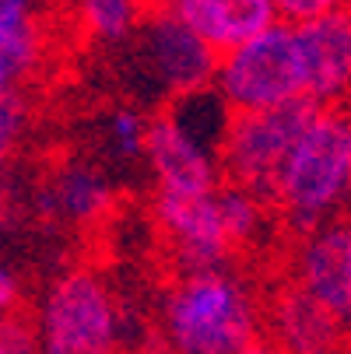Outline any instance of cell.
Returning a JSON list of instances; mask_svg holds the SVG:
<instances>
[{
	"instance_id": "cell-1",
	"label": "cell",
	"mask_w": 351,
	"mask_h": 354,
	"mask_svg": "<svg viewBox=\"0 0 351 354\" xmlns=\"http://www.w3.org/2000/svg\"><path fill=\"white\" fill-rule=\"evenodd\" d=\"M257 330L253 298L222 270L186 274L165 298V333L176 354H239Z\"/></svg>"
},
{
	"instance_id": "cell-4",
	"label": "cell",
	"mask_w": 351,
	"mask_h": 354,
	"mask_svg": "<svg viewBox=\"0 0 351 354\" xmlns=\"http://www.w3.org/2000/svg\"><path fill=\"white\" fill-rule=\"evenodd\" d=\"M218 84L232 113H257L278 109L295 98H306V77L298 64L295 32L291 25L278 21L232 49L218 60Z\"/></svg>"
},
{
	"instance_id": "cell-9",
	"label": "cell",
	"mask_w": 351,
	"mask_h": 354,
	"mask_svg": "<svg viewBox=\"0 0 351 354\" xmlns=\"http://www.w3.org/2000/svg\"><path fill=\"white\" fill-rule=\"evenodd\" d=\"M169 11L211 49L215 60L274 25L271 0H172Z\"/></svg>"
},
{
	"instance_id": "cell-5",
	"label": "cell",
	"mask_w": 351,
	"mask_h": 354,
	"mask_svg": "<svg viewBox=\"0 0 351 354\" xmlns=\"http://www.w3.org/2000/svg\"><path fill=\"white\" fill-rule=\"evenodd\" d=\"M39 354H116V309L91 270H67L46 295Z\"/></svg>"
},
{
	"instance_id": "cell-11",
	"label": "cell",
	"mask_w": 351,
	"mask_h": 354,
	"mask_svg": "<svg viewBox=\"0 0 351 354\" xmlns=\"http://www.w3.org/2000/svg\"><path fill=\"white\" fill-rule=\"evenodd\" d=\"M141 151H147V158H152L162 193H176V196L215 193V169L208 155L193 144V137L172 116H159L144 127Z\"/></svg>"
},
{
	"instance_id": "cell-20",
	"label": "cell",
	"mask_w": 351,
	"mask_h": 354,
	"mask_svg": "<svg viewBox=\"0 0 351 354\" xmlns=\"http://www.w3.org/2000/svg\"><path fill=\"white\" fill-rule=\"evenodd\" d=\"M15 301H18V284H15V277L4 267H0V316H4Z\"/></svg>"
},
{
	"instance_id": "cell-2",
	"label": "cell",
	"mask_w": 351,
	"mask_h": 354,
	"mask_svg": "<svg viewBox=\"0 0 351 354\" xmlns=\"http://www.w3.org/2000/svg\"><path fill=\"white\" fill-rule=\"evenodd\" d=\"M351 176V130L344 106H320L303 137L288 151L278 176L274 207H281L295 228L316 225L348 186Z\"/></svg>"
},
{
	"instance_id": "cell-16",
	"label": "cell",
	"mask_w": 351,
	"mask_h": 354,
	"mask_svg": "<svg viewBox=\"0 0 351 354\" xmlns=\"http://www.w3.org/2000/svg\"><path fill=\"white\" fill-rule=\"evenodd\" d=\"M274 11L285 18V25H306L323 15H334L344 8V0H271Z\"/></svg>"
},
{
	"instance_id": "cell-14",
	"label": "cell",
	"mask_w": 351,
	"mask_h": 354,
	"mask_svg": "<svg viewBox=\"0 0 351 354\" xmlns=\"http://www.w3.org/2000/svg\"><path fill=\"white\" fill-rule=\"evenodd\" d=\"M64 204L78 218H88V214H95L98 207L106 204V189H102V183H98L95 176H88V172H71L67 176V186H64Z\"/></svg>"
},
{
	"instance_id": "cell-17",
	"label": "cell",
	"mask_w": 351,
	"mask_h": 354,
	"mask_svg": "<svg viewBox=\"0 0 351 354\" xmlns=\"http://www.w3.org/2000/svg\"><path fill=\"white\" fill-rule=\"evenodd\" d=\"M0 354H39V340L28 319L0 316Z\"/></svg>"
},
{
	"instance_id": "cell-19",
	"label": "cell",
	"mask_w": 351,
	"mask_h": 354,
	"mask_svg": "<svg viewBox=\"0 0 351 354\" xmlns=\"http://www.w3.org/2000/svg\"><path fill=\"white\" fill-rule=\"evenodd\" d=\"M113 133H116V144L123 155H137L141 151V140H144V127L134 113H120L116 123H113Z\"/></svg>"
},
{
	"instance_id": "cell-18",
	"label": "cell",
	"mask_w": 351,
	"mask_h": 354,
	"mask_svg": "<svg viewBox=\"0 0 351 354\" xmlns=\"http://www.w3.org/2000/svg\"><path fill=\"white\" fill-rule=\"evenodd\" d=\"M32 25L28 18V0H0V46L25 35Z\"/></svg>"
},
{
	"instance_id": "cell-7",
	"label": "cell",
	"mask_w": 351,
	"mask_h": 354,
	"mask_svg": "<svg viewBox=\"0 0 351 354\" xmlns=\"http://www.w3.org/2000/svg\"><path fill=\"white\" fill-rule=\"evenodd\" d=\"M264 313L271 323L267 344L278 354H334L344 347V323L298 288V281L278 284Z\"/></svg>"
},
{
	"instance_id": "cell-6",
	"label": "cell",
	"mask_w": 351,
	"mask_h": 354,
	"mask_svg": "<svg viewBox=\"0 0 351 354\" xmlns=\"http://www.w3.org/2000/svg\"><path fill=\"white\" fill-rule=\"evenodd\" d=\"M155 214H159V225H162L169 245L190 267V274L218 270V263L235 257L232 242L225 235L222 211H218V189L204 193V196H176V193L159 189Z\"/></svg>"
},
{
	"instance_id": "cell-12",
	"label": "cell",
	"mask_w": 351,
	"mask_h": 354,
	"mask_svg": "<svg viewBox=\"0 0 351 354\" xmlns=\"http://www.w3.org/2000/svg\"><path fill=\"white\" fill-rule=\"evenodd\" d=\"M147 57H152L162 84L176 95L200 88L218 71V60L211 57V49L200 42L172 11L155 15L152 32H147Z\"/></svg>"
},
{
	"instance_id": "cell-10",
	"label": "cell",
	"mask_w": 351,
	"mask_h": 354,
	"mask_svg": "<svg viewBox=\"0 0 351 354\" xmlns=\"http://www.w3.org/2000/svg\"><path fill=\"white\" fill-rule=\"evenodd\" d=\"M298 288L313 295L320 306L348 323L351 313V235L348 225H327L323 232L309 235L298 252Z\"/></svg>"
},
{
	"instance_id": "cell-21",
	"label": "cell",
	"mask_w": 351,
	"mask_h": 354,
	"mask_svg": "<svg viewBox=\"0 0 351 354\" xmlns=\"http://www.w3.org/2000/svg\"><path fill=\"white\" fill-rule=\"evenodd\" d=\"M239 354H278V351H274V347H271V344H267L264 337H257L253 344H246V347H242Z\"/></svg>"
},
{
	"instance_id": "cell-8",
	"label": "cell",
	"mask_w": 351,
	"mask_h": 354,
	"mask_svg": "<svg viewBox=\"0 0 351 354\" xmlns=\"http://www.w3.org/2000/svg\"><path fill=\"white\" fill-rule=\"evenodd\" d=\"M298 64L306 77V98L320 106H334V98H344L348 74H351V25L348 11L323 15L306 25H291Z\"/></svg>"
},
{
	"instance_id": "cell-3",
	"label": "cell",
	"mask_w": 351,
	"mask_h": 354,
	"mask_svg": "<svg viewBox=\"0 0 351 354\" xmlns=\"http://www.w3.org/2000/svg\"><path fill=\"white\" fill-rule=\"evenodd\" d=\"M316 109L320 102H313V98H295L278 109L232 113L218 151L225 186L249 193L260 204H274L285 158L316 116Z\"/></svg>"
},
{
	"instance_id": "cell-15",
	"label": "cell",
	"mask_w": 351,
	"mask_h": 354,
	"mask_svg": "<svg viewBox=\"0 0 351 354\" xmlns=\"http://www.w3.org/2000/svg\"><path fill=\"white\" fill-rule=\"evenodd\" d=\"M21 120H25V102L18 91H0V172L8 165V155L18 140V130H21Z\"/></svg>"
},
{
	"instance_id": "cell-13",
	"label": "cell",
	"mask_w": 351,
	"mask_h": 354,
	"mask_svg": "<svg viewBox=\"0 0 351 354\" xmlns=\"http://www.w3.org/2000/svg\"><path fill=\"white\" fill-rule=\"evenodd\" d=\"M144 18V0H81V21L98 39H120Z\"/></svg>"
}]
</instances>
